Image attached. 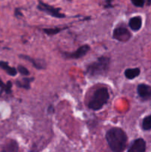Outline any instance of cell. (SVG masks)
I'll list each match as a JSON object with an SVG mask.
<instances>
[{"label":"cell","mask_w":151,"mask_h":152,"mask_svg":"<svg viewBox=\"0 0 151 152\" xmlns=\"http://www.w3.org/2000/svg\"><path fill=\"white\" fill-rule=\"evenodd\" d=\"M106 140L113 152H123L126 148L127 137L120 128H112L106 133Z\"/></svg>","instance_id":"obj_1"},{"label":"cell","mask_w":151,"mask_h":152,"mask_svg":"<svg viewBox=\"0 0 151 152\" xmlns=\"http://www.w3.org/2000/svg\"><path fill=\"white\" fill-rule=\"evenodd\" d=\"M110 66V58L101 56L95 62L90 63L87 67V74L90 77L105 75L108 71Z\"/></svg>","instance_id":"obj_2"},{"label":"cell","mask_w":151,"mask_h":152,"mask_svg":"<svg viewBox=\"0 0 151 152\" xmlns=\"http://www.w3.org/2000/svg\"><path fill=\"white\" fill-rule=\"evenodd\" d=\"M110 97L108 89L103 87L97 89L93 94L88 103V108L93 111H98L103 108Z\"/></svg>","instance_id":"obj_3"},{"label":"cell","mask_w":151,"mask_h":152,"mask_svg":"<svg viewBox=\"0 0 151 152\" xmlns=\"http://www.w3.org/2000/svg\"><path fill=\"white\" fill-rule=\"evenodd\" d=\"M37 8L39 10H41V11L47 13V15L53 16V17L59 18V19H62V18L66 17V16L64 13H60V8H56V7H53L51 5H49V4H46V3L43 2L42 1H40V0L38 1V4L37 6Z\"/></svg>","instance_id":"obj_4"},{"label":"cell","mask_w":151,"mask_h":152,"mask_svg":"<svg viewBox=\"0 0 151 152\" xmlns=\"http://www.w3.org/2000/svg\"><path fill=\"white\" fill-rule=\"evenodd\" d=\"M131 37V33L124 25H122L117 26L114 29L113 33V37L115 39L121 42H126L129 41Z\"/></svg>","instance_id":"obj_5"},{"label":"cell","mask_w":151,"mask_h":152,"mask_svg":"<svg viewBox=\"0 0 151 152\" xmlns=\"http://www.w3.org/2000/svg\"><path fill=\"white\" fill-rule=\"evenodd\" d=\"M90 49V45H81L76 50L72 52V53L64 52V53H62V56L65 59H78L85 56L88 53Z\"/></svg>","instance_id":"obj_6"},{"label":"cell","mask_w":151,"mask_h":152,"mask_svg":"<svg viewBox=\"0 0 151 152\" xmlns=\"http://www.w3.org/2000/svg\"><path fill=\"white\" fill-rule=\"evenodd\" d=\"M137 92L139 96L144 100L151 99V87L146 84H140L137 87Z\"/></svg>","instance_id":"obj_7"},{"label":"cell","mask_w":151,"mask_h":152,"mask_svg":"<svg viewBox=\"0 0 151 152\" xmlns=\"http://www.w3.org/2000/svg\"><path fill=\"white\" fill-rule=\"evenodd\" d=\"M146 142L142 138L136 140L127 152H145Z\"/></svg>","instance_id":"obj_8"},{"label":"cell","mask_w":151,"mask_h":152,"mask_svg":"<svg viewBox=\"0 0 151 152\" xmlns=\"http://www.w3.org/2000/svg\"><path fill=\"white\" fill-rule=\"evenodd\" d=\"M19 57H21V59H23L25 60L31 62L33 64V65L36 69H44L46 67L45 62L43 60H41V59H35L34 58L30 57L29 56H27V55H19Z\"/></svg>","instance_id":"obj_9"},{"label":"cell","mask_w":151,"mask_h":152,"mask_svg":"<svg viewBox=\"0 0 151 152\" xmlns=\"http://www.w3.org/2000/svg\"><path fill=\"white\" fill-rule=\"evenodd\" d=\"M142 25V19L140 16H135L129 20V27L133 31H138Z\"/></svg>","instance_id":"obj_10"},{"label":"cell","mask_w":151,"mask_h":152,"mask_svg":"<svg viewBox=\"0 0 151 152\" xmlns=\"http://www.w3.org/2000/svg\"><path fill=\"white\" fill-rule=\"evenodd\" d=\"M18 150H19V145L17 142L13 140H10L4 145L2 152H18Z\"/></svg>","instance_id":"obj_11"},{"label":"cell","mask_w":151,"mask_h":152,"mask_svg":"<svg viewBox=\"0 0 151 152\" xmlns=\"http://www.w3.org/2000/svg\"><path fill=\"white\" fill-rule=\"evenodd\" d=\"M34 80L33 77H25L23 78L22 80H17L16 81V85L17 87L22 88H25L26 90H29L30 88V83Z\"/></svg>","instance_id":"obj_12"},{"label":"cell","mask_w":151,"mask_h":152,"mask_svg":"<svg viewBox=\"0 0 151 152\" xmlns=\"http://www.w3.org/2000/svg\"><path fill=\"white\" fill-rule=\"evenodd\" d=\"M0 68L4 70L8 75L11 77H15L17 74V69L13 67L9 66L8 63L4 61H0Z\"/></svg>","instance_id":"obj_13"},{"label":"cell","mask_w":151,"mask_h":152,"mask_svg":"<svg viewBox=\"0 0 151 152\" xmlns=\"http://www.w3.org/2000/svg\"><path fill=\"white\" fill-rule=\"evenodd\" d=\"M140 69L139 68H127L124 71V76L128 80H133L139 76L140 74Z\"/></svg>","instance_id":"obj_14"},{"label":"cell","mask_w":151,"mask_h":152,"mask_svg":"<svg viewBox=\"0 0 151 152\" xmlns=\"http://www.w3.org/2000/svg\"><path fill=\"white\" fill-rule=\"evenodd\" d=\"M12 86H13V84H12V83L10 81H8L6 84H4V83L0 80V88H1V91H0V94L2 93L3 91H4L7 94H10L12 92Z\"/></svg>","instance_id":"obj_15"},{"label":"cell","mask_w":151,"mask_h":152,"mask_svg":"<svg viewBox=\"0 0 151 152\" xmlns=\"http://www.w3.org/2000/svg\"><path fill=\"white\" fill-rule=\"evenodd\" d=\"M68 28H44L43 29V31L48 36H53V35H56L58 33L61 32L63 30L66 29Z\"/></svg>","instance_id":"obj_16"},{"label":"cell","mask_w":151,"mask_h":152,"mask_svg":"<svg viewBox=\"0 0 151 152\" xmlns=\"http://www.w3.org/2000/svg\"><path fill=\"white\" fill-rule=\"evenodd\" d=\"M142 129L145 131L151 129V115L147 116L142 121Z\"/></svg>","instance_id":"obj_17"},{"label":"cell","mask_w":151,"mask_h":152,"mask_svg":"<svg viewBox=\"0 0 151 152\" xmlns=\"http://www.w3.org/2000/svg\"><path fill=\"white\" fill-rule=\"evenodd\" d=\"M17 71H19L22 75L23 76H29L30 75V71L27 69L25 67L22 66V65H18L17 67Z\"/></svg>","instance_id":"obj_18"},{"label":"cell","mask_w":151,"mask_h":152,"mask_svg":"<svg viewBox=\"0 0 151 152\" xmlns=\"http://www.w3.org/2000/svg\"><path fill=\"white\" fill-rule=\"evenodd\" d=\"M133 4L136 7H142L145 4V0H130Z\"/></svg>","instance_id":"obj_19"},{"label":"cell","mask_w":151,"mask_h":152,"mask_svg":"<svg viewBox=\"0 0 151 152\" xmlns=\"http://www.w3.org/2000/svg\"><path fill=\"white\" fill-rule=\"evenodd\" d=\"M105 1H107V4L105 5V7H106V8H107V7H112V5H111V2H112L113 0H105Z\"/></svg>","instance_id":"obj_20"},{"label":"cell","mask_w":151,"mask_h":152,"mask_svg":"<svg viewBox=\"0 0 151 152\" xmlns=\"http://www.w3.org/2000/svg\"><path fill=\"white\" fill-rule=\"evenodd\" d=\"M15 15H16V16H18V15H20V16H22V13L19 12V9H16V11H15Z\"/></svg>","instance_id":"obj_21"},{"label":"cell","mask_w":151,"mask_h":152,"mask_svg":"<svg viewBox=\"0 0 151 152\" xmlns=\"http://www.w3.org/2000/svg\"><path fill=\"white\" fill-rule=\"evenodd\" d=\"M146 3H147V5H150L151 4V0H146Z\"/></svg>","instance_id":"obj_22"},{"label":"cell","mask_w":151,"mask_h":152,"mask_svg":"<svg viewBox=\"0 0 151 152\" xmlns=\"http://www.w3.org/2000/svg\"><path fill=\"white\" fill-rule=\"evenodd\" d=\"M68 1H71V0H68Z\"/></svg>","instance_id":"obj_23"}]
</instances>
